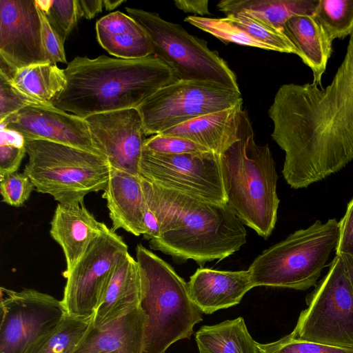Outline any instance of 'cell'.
Returning <instances> with one entry per match:
<instances>
[{"label": "cell", "mask_w": 353, "mask_h": 353, "mask_svg": "<svg viewBox=\"0 0 353 353\" xmlns=\"http://www.w3.org/2000/svg\"><path fill=\"white\" fill-rule=\"evenodd\" d=\"M272 138L285 152L282 174L294 189L307 188L353 160V32L330 83H287L268 110Z\"/></svg>", "instance_id": "6da1fadb"}, {"label": "cell", "mask_w": 353, "mask_h": 353, "mask_svg": "<svg viewBox=\"0 0 353 353\" xmlns=\"http://www.w3.org/2000/svg\"><path fill=\"white\" fill-rule=\"evenodd\" d=\"M141 178L145 212L159 228L149 241L151 249L203 265L228 257L246 243L244 224L227 203L200 200Z\"/></svg>", "instance_id": "7a4b0ae2"}, {"label": "cell", "mask_w": 353, "mask_h": 353, "mask_svg": "<svg viewBox=\"0 0 353 353\" xmlns=\"http://www.w3.org/2000/svg\"><path fill=\"white\" fill-rule=\"evenodd\" d=\"M64 71L65 87L52 104L83 119L137 108L160 88L178 81L174 71L152 54L136 59L76 57Z\"/></svg>", "instance_id": "3957f363"}, {"label": "cell", "mask_w": 353, "mask_h": 353, "mask_svg": "<svg viewBox=\"0 0 353 353\" xmlns=\"http://www.w3.org/2000/svg\"><path fill=\"white\" fill-rule=\"evenodd\" d=\"M221 161L227 205L243 224L268 238L277 219L278 175L268 144L256 143L244 110L239 140L221 154Z\"/></svg>", "instance_id": "277c9868"}, {"label": "cell", "mask_w": 353, "mask_h": 353, "mask_svg": "<svg viewBox=\"0 0 353 353\" xmlns=\"http://www.w3.org/2000/svg\"><path fill=\"white\" fill-rule=\"evenodd\" d=\"M141 284L140 307L146 316L143 353H165L175 342L190 338L203 319L186 283L174 269L141 244L136 248Z\"/></svg>", "instance_id": "5b68a950"}, {"label": "cell", "mask_w": 353, "mask_h": 353, "mask_svg": "<svg viewBox=\"0 0 353 353\" xmlns=\"http://www.w3.org/2000/svg\"><path fill=\"white\" fill-rule=\"evenodd\" d=\"M339 222L316 221L264 250L248 268L253 287L305 290L314 285L336 250Z\"/></svg>", "instance_id": "8992f818"}, {"label": "cell", "mask_w": 353, "mask_h": 353, "mask_svg": "<svg viewBox=\"0 0 353 353\" xmlns=\"http://www.w3.org/2000/svg\"><path fill=\"white\" fill-rule=\"evenodd\" d=\"M28 155L23 172L35 190L59 203H83L90 192L104 191L111 167L96 153L45 140L25 139Z\"/></svg>", "instance_id": "52a82bcc"}, {"label": "cell", "mask_w": 353, "mask_h": 353, "mask_svg": "<svg viewBox=\"0 0 353 353\" xmlns=\"http://www.w3.org/2000/svg\"><path fill=\"white\" fill-rule=\"evenodd\" d=\"M125 10L150 36L152 55L168 64L178 80L210 82L240 90L234 72L205 41L157 13L133 8Z\"/></svg>", "instance_id": "ba28073f"}, {"label": "cell", "mask_w": 353, "mask_h": 353, "mask_svg": "<svg viewBox=\"0 0 353 353\" xmlns=\"http://www.w3.org/2000/svg\"><path fill=\"white\" fill-rule=\"evenodd\" d=\"M306 303L290 333L294 337L353 349V292L339 255H335L326 275L307 296Z\"/></svg>", "instance_id": "9c48e42d"}, {"label": "cell", "mask_w": 353, "mask_h": 353, "mask_svg": "<svg viewBox=\"0 0 353 353\" xmlns=\"http://www.w3.org/2000/svg\"><path fill=\"white\" fill-rule=\"evenodd\" d=\"M242 103L240 90L214 83L178 80L160 88L137 109L145 134L150 135Z\"/></svg>", "instance_id": "30bf717a"}, {"label": "cell", "mask_w": 353, "mask_h": 353, "mask_svg": "<svg viewBox=\"0 0 353 353\" xmlns=\"http://www.w3.org/2000/svg\"><path fill=\"white\" fill-rule=\"evenodd\" d=\"M0 353H34L66 314L61 301L34 289L0 288Z\"/></svg>", "instance_id": "8fae6325"}, {"label": "cell", "mask_w": 353, "mask_h": 353, "mask_svg": "<svg viewBox=\"0 0 353 353\" xmlns=\"http://www.w3.org/2000/svg\"><path fill=\"white\" fill-rule=\"evenodd\" d=\"M139 175L200 200L226 203L221 154L210 151L165 154L143 150Z\"/></svg>", "instance_id": "7c38bea8"}, {"label": "cell", "mask_w": 353, "mask_h": 353, "mask_svg": "<svg viewBox=\"0 0 353 353\" xmlns=\"http://www.w3.org/2000/svg\"><path fill=\"white\" fill-rule=\"evenodd\" d=\"M128 254L123 239L107 227L63 276L66 283L61 301L66 313L94 316L114 271Z\"/></svg>", "instance_id": "4fadbf2b"}, {"label": "cell", "mask_w": 353, "mask_h": 353, "mask_svg": "<svg viewBox=\"0 0 353 353\" xmlns=\"http://www.w3.org/2000/svg\"><path fill=\"white\" fill-rule=\"evenodd\" d=\"M93 144L111 168L139 175L145 134L137 108L95 114L85 118Z\"/></svg>", "instance_id": "5bb4252c"}, {"label": "cell", "mask_w": 353, "mask_h": 353, "mask_svg": "<svg viewBox=\"0 0 353 353\" xmlns=\"http://www.w3.org/2000/svg\"><path fill=\"white\" fill-rule=\"evenodd\" d=\"M0 59L14 69L50 62L35 0H0Z\"/></svg>", "instance_id": "9a60e30c"}, {"label": "cell", "mask_w": 353, "mask_h": 353, "mask_svg": "<svg viewBox=\"0 0 353 353\" xmlns=\"http://www.w3.org/2000/svg\"><path fill=\"white\" fill-rule=\"evenodd\" d=\"M0 126L18 132L25 139L56 142L99 154L85 119L53 105L26 106L8 117Z\"/></svg>", "instance_id": "2e32d148"}, {"label": "cell", "mask_w": 353, "mask_h": 353, "mask_svg": "<svg viewBox=\"0 0 353 353\" xmlns=\"http://www.w3.org/2000/svg\"><path fill=\"white\" fill-rule=\"evenodd\" d=\"M107 225L98 221L83 203H59L50 222V233L61 247L65 275L72 270L94 240Z\"/></svg>", "instance_id": "e0dca14e"}, {"label": "cell", "mask_w": 353, "mask_h": 353, "mask_svg": "<svg viewBox=\"0 0 353 353\" xmlns=\"http://www.w3.org/2000/svg\"><path fill=\"white\" fill-rule=\"evenodd\" d=\"M190 299L202 313L210 314L239 304L253 288L248 270L198 268L188 282Z\"/></svg>", "instance_id": "ac0fdd59"}, {"label": "cell", "mask_w": 353, "mask_h": 353, "mask_svg": "<svg viewBox=\"0 0 353 353\" xmlns=\"http://www.w3.org/2000/svg\"><path fill=\"white\" fill-rule=\"evenodd\" d=\"M103 197L106 199L112 230L144 235L145 198L140 175L111 168Z\"/></svg>", "instance_id": "d6986e66"}, {"label": "cell", "mask_w": 353, "mask_h": 353, "mask_svg": "<svg viewBox=\"0 0 353 353\" xmlns=\"http://www.w3.org/2000/svg\"><path fill=\"white\" fill-rule=\"evenodd\" d=\"M242 104L205 114L161 134L188 139L221 154L239 140Z\"/></svg>", "instance_id": "ffe728a7"}, {"label": "cell", "mask_w": 353, "mask_h": 353, "mask_svg": "<svg viewBox=\"0 0 353 353\" xmlns=\"http://www.w3.org/2000/svg\"><path fill=\"white\" fill-rule=\"evenodd\" d=\"M145 324L138 307L101 327L93 325L74 353H143Z\"/></svg>", "instance_id": "44dd1931"}, {"label": "cell", "mask_w": 353, "mask_h": 353, "mask_svg": "<svg viewBox=\"0 0 353 353\" xmlns=\"http://www.w3.org/2000/svg\"><path fill=\"white\" fill-rule=\"evenodd\" d=\"M98 42L119 59H136L152 54V44L144 28L128 14L110 12L96 23Z\"/></svg>", "instance_id": "7402d4cb"}, {"label": "cell", "mask_w": 353, "mask_h": 353, "mask_svg": "<svg viewBox=\"0 0 353 353\" xmlns=\"http://www.w3.org/2000/svg\"><path fill=\"white\" fill-rule=\"evenodd\" d=\"M141 284L137 260L130 254L114 271L94 315V327H101L140 307Z\"/></svg>", "instance_id": "603a6c76"}, {"label": "cell", "mask_w": 353, "mask_h": 353, "mask_svg": "<svg viewBox=\"0 0 353 353\" xmlns=\"http://www.w3.org/2000/svg\"><path fill=\"white\" fill-rule=\"evenodd\" d=\"M283 33L296 49L302 61L313 73V83L321 85L332 52L333 41L313 15H296L285 24Z\"/></svg>", "instance_id": "cb8c5ba5"}, {"label": "cell", "mask_w": 353, "mask_h": 353, "mask_svg": "<svg viewBox=\"0 0 353 353\" xmlns=\"http://www.w3.org/2000/svg\"><path fill=\"white\" fill-rule=\"evenodd\" d=\"M318 0H224L217 8L225 15L243 13L283 32L285 23L296 15H313Z\"/></svg>", "instance_id": "d4e9b609"}, {"label": "cell", "mask_w": 353, "mask_h": 353, "mask_svg": "<svg viewBox=\"0 0 353 353\" xmlns=\"http://www.w3.org/2000/svg\"><path fill=\"white\" fill-rule=\"evenodd\" d=\"M195 340L199 353H263L242 317L203 325L196 332Z\"/></svg>", "instance_id": "484cf974"}, {"label": "cell", "mask_w": 353, "mask_h": 353, "mask_svg": "<svg viewBox=\"0 0 353 353\" xmlns=\"http://www.w3.org/2000/svg\"><path fill=\"white\" fill-rule=\"evenodd\" d=\"M4 76L20 92L47 106L52 105L67 81L64 70L51 62L16 69L10 77Z\"/></svg>", "instance_id": "4316f807"}, {"label": "cell", "mask_w": 353, "mask_h": 353, "mask_svg": "<svg viewBox=\"0 0 353 353\" xmlns=\"http://www.w3.org/2000/svg\"><path fill=\"white\" fill-rule=\"evenodd\" d=\"M94 325V316L65 314L34 353H74Z\"/></svg>", "instance_id": "83f0119b"}, {"label": "cell", "mask_w": 353, "mask_h": 353, "mask_svg": "<svg viewBox=\"0 0 353 353\" xmlns=\"http://www.w3.org/2000/svg\"><path fill=\"white\" fill-rule=\"evenodd\" d=\"M313 16L332 41L353 32V0H318Z\"/></svg>", "instance_id": "f1b7e54d"}, {"label": "cell", "mask_w": 353, "mask_h": 353, "mask_svg": "<svg viewBox=\"0 0 353 353\" xmlns=\"http://www.w3.org/2000/svg\"><path fill=\"white\" fill-rule=\"evenodd\" d=\"M225 18L252 38L270 47L272 51L297 54L295 46L282 31L243 13L228 14Z\"/></svg>", "instance_id": "f546056e"}, {"label": "cell", "mask_w": 353, "mask_h": 353, "mask_svg": "<svg viewBox=\"0 0 353 353\" xmlns=\"http://www.w3.org/2000/svg\"><path fill=\"white\" fill-rule=\"evenodd\" d=\"M184 21L209 33L224 43L254 47L272 50L268 46L250 37L246 32L230 23L224 18H210L196 15L188 16Z\"/></svg>", "instance_id": "4dcf8cb0"}, {"label": "cell", "mask_w": 353, "mask_h": 353, "mask_svg": "<svg viewBox=\"0 0 353 353\" xmlns=\"http://www.w3.org/2000/svg\"><path fill=\"white\" fill-rule=\"evenodd\" d=\"M52 28L65 43L79 18L77 0H35Z\"/></svg>", "instance_id": "1f68e13d"}, {"label": "cell", "mask_w": 353, "mask_h": 353, "mask_svg": "<svg viewBox=\"0 0 353 353\" xmlns=\"http://www.w3.org/2000/svg\"><path fill=\"white\" fill-rule=\"evenodd\" d=\"M259 346L263 353H353V349L330 346L294 337L289 334Z\"/></svg>", "instance_id": "d6a6232c"}, {"label": "cell", "mask_w": 353, "mask_h": 353, "mask_svg": "<svg viewBox=\"0 0 353 353\" xmlns=\"http://www.w3.org/2000/svg\"><path fill=\"white\" fill-rule=\"evenodd\" d=\"M0 192L6 203L20 207L28 199L34 186L24 172L9 173L0 177Z\"/></svg>", "instance_id": "836d02e7"}, {"label": "cell", "mask_w": 353, "mask_h": 353, "mask_svg": "<svg viewBox=\"0 0 353 353\" xmlns=\"http://www.w3.org/2000/svg\"><path fill=\"white\" fill-rule=\"evenodd\" d=\"M143 149L152 152L165 154H180L209 151L204 147L188 139L163 134H154L146 139Z\"/></svg>", "instance_id": "e575fe53"}, {"label": "cell", "mask_w": 353, "mask_h": 353, "mask_svg": "<svg viewBox=\"0 0 353 353\" xmlns=\"http://www.w3.org/2000/svg\"><path fill=\"white\" fill-rule=\"evenodd\" d=\"M29 105H45L20 92L12 85L3 74L0 73V123L10 115Z\"/></svg>", "instance_id": "d590c367"}, {"label": "cell", "mask_w": 353, "mask_h": 353, "mask_svg": "<svg viewBox=\"0 0 353 353\" xmlns=\"http://www.w3.org/2000/svg\"><path fill=\"white\" fill-rule=\"evenodd\" d=\"M39 12L41 21L42 42L49 61L56 64H68L64 50V43L52 28L43 12L39 8Z\"/></svg>", "instance_id": "8d00e7d4"}, {"label": "cell", "mask_w": 353, "mask_h": 353, "mask_svg": "<svg viewBox=\"0 0 353 353\" xmlns=\"http://www.w3.org/2000/svg\"><path fill=\"white\" fill-rule=\"evenodd\" d=\"M340 232L336 255L353 256V199L349 202L346 212L339 222Z\"/></svg>", "instance_id": "74e56055"}, {"label": "cell", "mask_w": 353, "mask_h": 353, "mask_svg": "<svg viewBox=\"0 0 353 353\" xmlns=\"http://www.w3.org/2000/svg\"><path fill=\"white\" fill-rule=\"evenodd\" d=\"M26 153L25 146L0 144V177L17 172Z\"/></svg>", "instance_id": "f35d334b"}, {"label": "cell", "mask_w": 353, "mask_h": 353, "mask_svg": "<svg viewBox=\"0 0 353 353\" xmlns=\"http://www.w3.org/2000/svg\"><path fill=\"white\" fill-rule=\"evenodd\" d=\"M208 0H177L175 6L184 12L194 13L198 15L210 14Z\"/></svg>", "instance_id": "ab89813d"}, {"label": "cell", "mask_w": 353, "mask_h": 353, "mask_svg": "<svg viewBox=\"0 0 353 353\" xmlns=\"http://www.w3.org/2000/svg\"><path fill=\"white\" fill-rule=\"evenodd\" d=\"M79 18L90 19L101 12L103 6V0H77Z\"/></svg>", "instance_id": "60d3db41"}, {"label": "cell", "mask_w": 353, "mask_h": 353, "mask_svg": "<svg viewBox=\"0 0 353 353\" xmlns=\"http://www.w3.org/2000/svg\"><path fill=\"white\" fill-rule=\"evenodd\" d=\"M0 144L25 146V139L15 130L1 127Z\"/></svg>", "instance_id": "b9f144b4"}, {"label": "cell", "mask_w": 353, "mask_h": 353, "mask_svg": "<svg viewBox=\"0 0 353 353\" xmlns=\"http://www.w3.org/2000/svg\"><path fill=\"white\" fill-rule=\"evenodd\" d=\"M342 261L344 270L353 292V256L348 254L339 255Z\"/></svg>", "instance_id": "7bdbcfd3"}, {"label": "cell", "mask_w": 353, "mask_h": 353, "mask_svg": "<svg viewBox=\"0 0 353 353\" xmlns=\"http://www.w3.org/2000/svg\"><path fill=\"white\" fill-rule=\"evenodd\" d=\"M103 6L107 10H112L125 2V0H103Z\"/></svg>", "instance_id": "ee69618b"}]
</instances>
